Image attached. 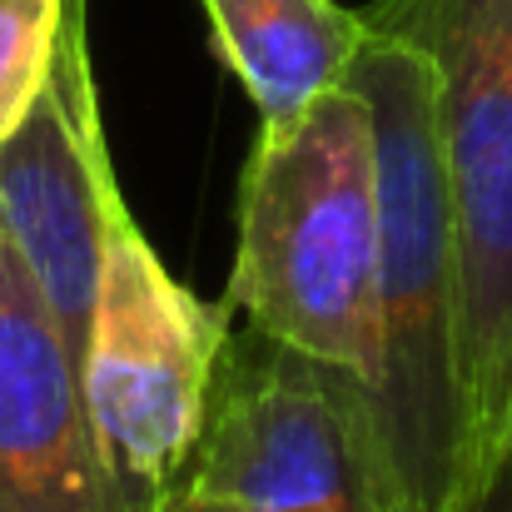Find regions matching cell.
I'll return each instance as SVG.
<instances>
[{"label": "cell", "instance_id": "6da1fadb", "mask_svg": "<svg viewBox=\"0 0 512 512\" xmlns=\"http://www.w3.org/2000/svg\"><path fill=\"white\" fill-rule=\"evenodd\" d=\"M373 115L378 165V383L373 408L413 512H443L473 478V438L458 358V249L438 165L433 70L383 30H368L343 70Z\"/></svg>", "mask_w": 512, "mask_h": 512}, {"label": "cell", "instance_id": "7a4b0ae2", "mask_svg": "<svg viewBox=\"0 0 512 512\" xmlns=\"http://www.w3.org/2000/svg\"><path fill=\"white\" fill-rule=\"evenodd\" d=\"M378 165L373 115L353 85L294 125L259 130L239 179L229 314L304 358L378 383Z\"/></svg>", "mask_w": 512, "mask_h": 512}, {"label": "cell", "instance_id": "3957f363", "mask_svg": "<svg viewBox=\"0 0 512 512\" xmlns=\"http://www.w3.org/2000/svg\"><path fill=\"white\" fill-rule=\"evenodd\" d=\"M358 15L368 30L408 40L433 70L478 473L512 438V0H373Z\"/></svg>", "mask_w": 512, "mask_h": 512}, {"label": "cell", "instance_id": "277c9868", "mask_svg": "<svg viewBox=\"0 0 512 512\" xmlns=\"http://www.w3.org/2000/svg\"><path fill=\"white\" fill-rule=\"evenodd\" d=\"M184 488L229 512H413L373 393L249 324L224 339Z\"/></svg>", "mask_w": 512, "mask_h": 512}, {"label": "cell", "instance_id": "5b68a950", "mask_svg": "<svg viewBox=\"0 0 512 512\" xmlns=\"http://www.w3.org/2000/svg\"><path fill=\"white\" fill-rule=\"evenodd\" d=\"M229 329V304L184 289L115 199L80 388L120 512H155L184 488Z\"/></svg>", "mask_w": 512, "mask_h": 512}, {"label": "cell", "instance_id": "8992f818", "mask_svg": "<svg viewBox=\"0 0 512 512\" xmlns=\"http://www.w3.org/2000/svg\"><path fill=\"white\" fill-rule=\"evenodd\" d=\"M115 199L120 179L90 80L85 0H70L50 75L15 130L0 140V234L10 239L75 358L90 329Z\"/></svg>", "mask_w": 512, "mask_h": 512}, {"label": "cell", "instance_id": "52a82bcc", "mask_svg": "<svg viewBox=\"0 0 512 512\" xmlns=\"http://www.w3.org/2000/svg\"><path fill=\"white\" fill-rule=\"evenodd\" d=\"M0 512H120L80 358L0 234Z\"/></svg>", "mask_w": 512, "mask_h": 512}, {"label": "cell", "instance_id": "ba28073f", "mask_svg": "<svg viewBox=\"0 0 512 512\" xmlns=\"http://www.w3.org/2000/svg\"><path fill=\"white\" fill-rule=\"evenodd\" d=\"M219 60L259 110V130L294 125L339 90L368 25L339 0H199Z\"/></svg>", "mask_w": 512, "mask_h": 512}, {"label": "cell", "instance_id": "9c48e42d", "mask_svg": "<svg viewBox=\"0 0 512 512\" xmlns=\"http://www.w3.org/2000/svg\"><path fill=\"white\" fill-rule=\"evenodd\" d=\"M443 512H512V438L478 463V473L458 488Z\"/></svg>", "mask_w": 512, "mask_h": 512}, {"label": "cell", "instance_id": "30bf717a", "mask_svg": "<svg viewBox=\"0 0 512 512\" xmlns=\"http://www.w3.org/2000/svg\"><path fill=\"white\" fill-rule=\"evenodd\" d=\"M155 512H229V508H219V503H209V498H199V493L179 488V493H170V498H165Z\"/></svg>", "mask_w": 512, "mask_h": 512}]
</instances>
